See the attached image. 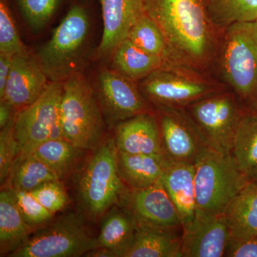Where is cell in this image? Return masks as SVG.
<instances>
[{
	"mask_svg": "<svg viewBox=\"0 0 257 257\" xmlns=\"http://www.w3.org/2000/svg\"><path fill=\"white\" fill-rule=\"evenodd\" d=\"M231 155L248 177L257 168V110L249 109L243 112Z\"/></svg>",
	"mask_w": 257,
	"mask_h": 257,
	"instance_id": "d4e9b609",
	"label": "cell"
},
{
	"mask_svg": "<svg viewBox=\"0 0 257 257\" xmlns=\"http://www.w3.org/2000/svg\"><path fill=\"white\" fill-rule=\"evenodd\" d=\"M136 219L126 208L114 206L104 214L100 232L96 238L97 248L114 250L117 257H123L135 236Z\"/></svg>",
	"mask_w": 257,
	"mask_h": 257,
	"instance_id": "603a6c76",
	"label": "cell"
},
{
	"mask_svg": "<svg viewBox=\"0 0 257 257\" xmlns=\"http://www.w3.org/2000/svg\"><path fill=\"white\" fill-rule=\"evenodd\" d=\"M87 257H117L114 250L110 248L99 247L88 251L84 255Z\"/></svg>",
	"mask_w": 257,
	"mask_h": 257,
	"instance_id": "74e56055",
	"label": "cell"
},
{
	"mask_svg": "<svg viewBox=\"0 0 257 257\" xmlns=\"http://www.w3.org/2000/svg\"><path fill=\"white\" fill-rule=\"evenodd\" d=\"M141 87L144 96L155 106L186 108L211 95L204 83L162 69L145 77Z\"/></svg>",
	"mask_w": 257,
	"mask_h": 257,
	"instance_id": "4fadbf2b",
	"label": "cell"
},
{
	"mask_svg": "<svg viewBox=\"0 0 257 257\" xmlns=\"http://www.w3.org/2000/svg\"><path fill=\"white\" fill-rule=\"evenodd\" d=\"M114 72L131 81L145 79L152 72L162 69L165 60L150 55L126 38L113 52Z\"/></svg>",
	"mask_w": 257,
	"mask_h": 257,
	"instance_id": "cb8c5ba5",
	"label": "cell"
},
{
	"mask_svg": "<svg viewBox=\"0 0 257 257\" xmlns=\"http://www.w3.org/2000/svg\"><path fill=\"white\" fill-rule=\"evenodd\" d=\"M89 31L90 23L86 10L80 5L72 7L37 55L50 82H64L79 74Z\"/></svg>",
	"mask_w": 257,
	"mask_h": 257,
	"instance_id": "3957f363",
	"label": "cell"
},
{
	"mask_svg": "<svg viewBox=\"0 0 257 257\" xmlns=\"http://www.w3.org/2000/svg\"><path fill=\"white\" fill-rule=\"evenodd\" d=\"M28 26L33 31L43 28L55 14L61 0H17Z\"/></svg>",
	"mask_w": 257,
	"mask_h": 257,
	"instance_id": "f546056e",
	"label": "cell"
},
{
	"mask_svg": "<svg viewBox=\"0 0 257 257\" xmlns=\"http://www.w3.org/2000/svg\"><path fill=\"white\" fill-rule=\"evenodd\" d=\"M82 151L64 138L53 139L42 143L32 152L61 179L70 172Z\"/></svg>",
	"mask_w": 257,
	"mask_h": 257,
	"instance_id": "4316f807",
	"label": "cell"
},
{
	"mask_svg": "<svg viewBox=\"0 0 257 257\" xmlns=\"http://www.w3.org/2000/svg\"><path fill=\"white\" fill-rule=\"evenodd\" d=\"M63 86L64 82H50L36 101L17 112L14 133L19 157L30 155L47 140L63 138L60 122Z\"/></svg>",
	"mask_w": 257,
	"mask_h": 257,
	"instance_id": "ba28073f",
	"label": "cell"
},
{
	"mask_svg": "<svg viewBox=\"0 0 257 257\" xmlns=\"http://www.w3.org/2000/svg\"><path fill=\"white\" fill-rule=\"evenodd\" d=\"M163 158L118 151L120 178L130 192L141 190L156 183L163 172Z\"/></svg>",
	"mask_w": 257,
	"mask_h": 257,
	"instance_id": "7402d4cb",
	"label": "cell"
},
{
	"mask_svg": "<svg viewBox=\"0 0 257 257\" xmlns=\"http://www.w3.org/2000/svg\"><path fill=\"white\" fill-rule=\"evenodd\" d=\"M249 181L231 154L207 149L195 163L197 210L224 214L231 201Z\"/></svg>",
	"mask_w": 257,
	"mask_h": 257,
	"instance_id": "5b68a950",
	"label": "cell"
},
{
	"mask_svg": "<svg viewBox=\"0 0 257 257\" xmlns=\"http://www.w3.org/2000/svg\"><path fill=\"white\" fill-rule=\"evenodd\" d=\"M37 200L52 214L65 207L68 197L60 179L45 182L31 191Z\"/></svg>",
	"mask_w": 257,
	"mask_h": 257,
	"instance_id": "d6a6232c",
	"label": "cell"
},
{
	"mask_svg": "<svg viewBox=\"0 0 257 257\" xmlns=\"http://www.w3.org/2000/svg\"><path fill=\"white\" fill-rule=\"evenodd\" d=\"M124 204L139 225L183 231L178 211L161 179L147 188L128 193Z\"/></svg>",
	"mask_w": 257,
	"mask_h": 257,
	"instance_id": "7c38bea8",
	"label": "cell"
},
{
	"mask_svg": "<svg viewBox=\"0 0 257 257\" xmlns=\"http://www.w3.org/2000/svg\"><path fill=\"white\" fill-rule=\"evenodd\" d=\"M209 148L231 154L244 112L232 94L209 95L186 107Z\"/></svg>",
	"mask_w": 257,
	"mask_h": 257,
	"instance_id": "9c48e42d",
	"label": "cell"
},
{
	"mask_svg": "<svg viewBox=\"0 0 257 257\" xmlns=\"http://www.w3.org/2000/svg\"><path fill=\"white\" fill-rule=\"evenodd\" d=\"M248 178H249V180L253 181V182L257 183V168L250 174Z\"/></svg>",
	"mask_w": 257,
	"mask_h": 257,
	"instance_id": "f35d334b",
	"label": "cell"
},
{
	"mask_svg": "<svg viewBox=\"0 0 257 257\" xmlns=\"http://www.w3.org/2000/svg\"><path fill=\"white\" fill-rule=\"evenodd\" d=\"M225 256L257 257V238L247 240H230Z\"/></svg>",
	"mask_w": 257,
	"mask_h": 257,
	"instance_id": "e575fe53",
	"label": "cell"
},
{
	"mask_svg": "<svg viewBox=\"0 0 257 257\" xmlns=\"http://www.w3.org/2000/svg\"><path fill=\"white\" fill-rule=\"evenodd\" d=\"M231 239L224 214L197 210L188 229L183 231L180 257H223Z\"/></svg>",
	"mask_w": 257,
	"mask_h": 257,
	"instance_id": "5bb4252c",
	"label": "cell"
},
{
	"mask_svg": "<svg viewBox=\"0 0 257 257\" xmlns=\"http://www.w3.org/2000/svg\"><path fill=\"white\" fill-rule=\"evenodd\" d=\"M16 110L13 106L10 105L9 103L5 100H1L0 102V128L1 130L6 127L11 122L12 120L14 119L17 112L14 113ZM17 111V110H16Z\"/></svg>",
	"mask_w": 257,
	"mask_h": 257,
	"instance_id": "8d00e7d4",
	"label": "cell"
},
{
	"mask_svg": "<svg viewBox=\"0 0 257 257\" xmlns=\"http://www.w3.org/2000/svg\"><path fill=\"white\" fill-rule=\"evenodd\" d=\"M165 161L194 164L208 147L186 108L156 106Z\"/></svg>",
	"mask_w": 257,
	"mask_h": 257,
	"instance_id": "30bf717a",
	"label": "cell"
},
{
	"mask_svg": "<svg viewBox=\"0 0 257 257\" xmlns=\"http://www.w3.org/2000/svg\"><path fill=\"white\" fill-rule=\"evenodd\" d=\"M13 191L19 209L29 224L31 226L38 225L52 219L54 214L37 200L32 192L13 189Z\"/></svg>",
	"mask_w": 257,
	"mask_h": 257,
	"instance_id": "836d02e7",
	"label": "cell"
},
{
	"mask_svg": "<svg viewBox=\"0 0 257 257\" xmlns=\"http://www.w3.org/2000/svg\"><path fill=\"white\" fill-rule=\"evenodd\" d=\"M97 248L82 217L71 212L32 233L10 257H77Z\"/></svg>",
	"mask_w": 257,
	"mask_h": 257,
	"instance_id": "52a82bcc",
	"label": "cell"
},
{
	"mask_svg": "<svg viewBox=\"0 0 257 257\" xmlns=\"http://www.w3.org/2000/svg\"><path fill=\"white\" fill-rule=\"evenodd\" d=\"M37 55L28 50L13 56L9 77L1 100L20 110L37 100L50 84Z\"/></svg>",
	"mask_w": 257,
	"mask_h": 257,
	"instance_id": "9a60e30c",
	"label": "cell"
},
{
	"mask_svg": "<svg viewBox=\"0 0 257 257\" xmlns=\"http://www.w3.org/2000/svg\"><path fill=\"white\" fill-rule=\"evenodd\" d=\"M144 8L163 32L171 52L193 62L207 57L211 20L204 0H144Z\"/></svg>",
	"mask_w": 257,
	"mask_h": 257,
	"instance_id": "6da1fadb",
	"label": "cell"
},
{
	"mask_svg": "<svg viewBox=\"0 0 257 257\" xmlns=\"http://www.w3.org/2000/svg\"><path fill=\"white\" fill-rule=\"evenodd\" d=\"M13 56L0 52V98L4 96L5 88L9 77Z\"/></svg>",
	"mask_w": 257,
	"mask_h": 257,
	"instance_id": "d590c367",
	"label": "cell"
},
{
	"mask_svg": "<svg viewBox=\"0 0 257 257\" xmlns=\"http://www.w3.org/2000/svg\"><path fill=\"white\" fill-rule=\"evenodd\" d=\"M230 240L257 238V183L250 180L224 212Z\"/></svg>",
	"mask_w": 257,
	"mask_h": 257,
	"instance_id": "d6986e66",
	"label": "cell"
},
{
	"mask_svg": "<svg viewBox=\"0 0 257 257\" xmlns=\"http://www.w3.org/2000/svg\"><path fill=\"white\" fill-rule=\"evenodd\" d=\"M114 140L118 151L164 159L158 118L151 111L137 115L116 126Z\"/></svg>",
	"mask_w": 257,
	"mask_h": 257,
	"instance_id": "2e32d148",
	"label": "cell"
},
{
	"mask_svg": "<svg viewBox=\"0 0 257 257\" xmlns=\"http://www.w3.org/2000/svg\"><path fill=\"white\" fill-rule=\"evenodd\" d=\"M32 233L21 214L13 189L5 187L0 193V248L1 256L23 245Z\"/></svg>",
	"mask_w": 257,
	"mask_h": 257,
	"instance_id": "44dd1931",
	"label": "cell"
},
{
	"mask_svg": "<svg viewBox=\"0 0 257 257\" xmlns=\"http://www.w3.org/2000/svg\"><path fill=\"white\" fill-rule=\"evenodd\" d=\"M221 68L238 96L257 110V23H236L226 28Z\"/></svg>",
	"mask_w": 257,
	"mask_h": 257,
	"instance_id": "8992f818",
	"label": "cell"
},
{
	"mask_svg": "<svg viewBox=\"0 0 257 257\" xmlns=\"http://www.w3.org/2000/svg\"><path fill=\"white\" fill-rule=\"evenodd\" d=\"M127 39L145 52L161 57L165 62L171 52L160 27L146 13L134 25Z\"/></svg>",
	"mask_w": 257,
	"mask_h": 257,
	"instance_id": "f1b7e54d",
	"label": "cell"
},
{
	"mask_svg": "<svg viewBox=\"0 0 257 257\" xmlns=\"http://www.w3.org/2000/svg\"><path fill=\"white\" fill-rule=\"evenodd\" d=\"M60 179L42 161L32 154L19 157L5 183L6 187L17 191L31 192L50 181Z\"/></svg>",
	"mask_w": 257,
	"mask_h": 257,
	"instance_id": "484cf974",
	"label": "cell"
},
{
	"mask_svg": "<svg viewBox=\"0 0 257 257\" xmlns=\"http://www.w3.org/2000/svg\"><path fill=\"white\" fill-rule=\"evenodd\" d=\"M183 231L155 229L138 224L123 257H180Z\"/></svg>",
	"mask_w": 257,
	"mask_h": 257,
	"instance_id": "ffe728a7",
	"label": "cell"
},
{
	"mask_svg": "<svg viewBox=\"0 0 257 257\" xmlns=\"http://www.w3.org/2000/svg\"><path fill=\"white\" fill-rule=\"evenodd\" d=\"M15 118L0 133V181L5 184L15 162L20 156V147L14 133Z\"/></svg>",
	"mask_w": 257,
	"mask_h": 257,
	"instance_id": "1f68e13d",
	"label": "cell"
},
{
	"mask_svg": "<svg viewBox=\"0 0 257 257\" xmlns=\"http://www.w3.org/2000/svg\"><path fill=\"white\" fill-rule=\"evenodd\" d=\"M97 99L104 121L116 126L143 113L150 112L146 98L133 81L114 70H106L98 78Z\"/></svg>",
	"mask_w": 257,
	"mask_h": 257,
	"instance_id": "8fae6325",
	"label": "cell"
},
{
	"mask_svg": "<svg viewBox=\"0 0 257 257\" xmlns=\"http://www.w3.org/2000/svg\"><path fill=\"white\" fill-rule=\"evenodd\" d=\"M211 23L227 28L257 20V0H204Z\"/></svg>",
	"mask_w": 257,
	"mask_h": 257,
	"instance_id": "83f0119b",
	"label": "cell"
},
{
	"mask_svg": "<svg viewBox=\"0 0 257 257\" xmlns=\"http://www.w3.org/2000/svg\"><path fill=\"white\" fill-rule=\"evenodd\" d=\"M195 165L185 162L165 161L162 183L173 201L183 226V231L192 224L197 213Z\"/></svg>",
	"mask_w": 257,
	"mask_h": 257,
	"instance_id": "ac0fdd59",
	"label": "cell"
},
{
	"mask_svg": "<svg viewBox=\"0 0 257 257\" xmlns=\"http://www.w3.org/2000/svg\"><path fill=\"white\" fill-rule=\"evenodd\" d=\"M256 23H257V20H256Z\"/></svg>",
	"mask_w": 257,
	"mask_h": 257,
	"instance_id": "ab89813d",
	"label": "cell"
},
{
	"mask_svg": "<svg viewBox=\"0 0 257 257\" xmlns=\"http://www.w3.org/2000/svg\"><path fill=\"white\" fill-rule=\"evenodd\" d=\"M103 34L99 46L100 56L113 53L127 38L130 30L145 14L144 0H101Z\"/></svg>",
	"mask_w": 257,
	"mask_h": 257,
	"instance_id": "e0dca14e",
	"label": "cell"
},
{
	"mask_svg": "<svg viewBox=\"0 0 257 257\" xmlns=\"http://www.w3.org/2000/svg\"><path fill=\"white\" fill-rule=\"evenodd\" d=\"M25 50L8 0H0V52L15 55Z\"/></svg>",
	"mask_w": 257,
	"mask_h": 257,
	"instance_id": "4dcf8cb0",
	"label": "cell"
},
{
	"mask_svg": "<svg viewBox=\"0 0 257 257\" xmlns=\"http://www.w3.org/2000/svg\"><path fill=\"white\" fill-rule=\"evenodd\" d=\"M63 138L82 150L101 145L106 123L89 83L80 74L64 81L60 105Z\"/></svg>",
	"mask_w": 257,
	"mask_h": 257,
	"instance_id": "7a4b0ae2",
	"label": "cell"
},
{
	"mask_svg": "<svg viewBox=\"0 0 257 257\" xmlns=\"http://www.w3.org/2000/svg\"><path fill=\"white\" fill-rule=\"evenodd\" d=\"M117 155L114 138L104 142L94 150L79 177V198L93 217L104 216L114 206L124 204L130 192L120 178Z\"/></svg>",
	"mask_w": 257,
	"mask_h": 257,
	"instance_id": "277c9868",
	"label": "cell"
}]
</instances>
